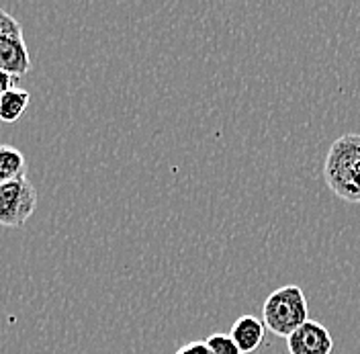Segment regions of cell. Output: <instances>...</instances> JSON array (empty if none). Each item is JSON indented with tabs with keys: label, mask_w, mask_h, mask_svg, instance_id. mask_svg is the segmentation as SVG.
I'll list each match as a JSON object with an SVG mask.
<instances>
[{
	"label": "cell",
	"mask_w": 360,
	"mask_h": 354,
	"mask_svg": "<svg viewBox=\"0 0 360 354\" xmlns=\"http://www.w3.org/2000/svg\"><path fill=\"white\" fill-rule=\"evenodd\" d=\"M29 103H31V94L27 90L17 89V87L8 90L4 96H0V121L2 123L19 121L29 109Z\"/></svg>",
	"instance_id": "obj_8"
},
{
	"label": "cell",
	"mask_w": 360,
	"mask_h": 354,
	"mask_svg": "<svg viewBox=\"0 0 360 354\" xmlns=\"http://www.w3.org/2000/svg\"><path fill=\"white\" fill-rule=\"evenodd\" d=\"M205 342H207L211 354H242V350L238 348V344L233 342V338L229 334H211Z\"/></svg>",
	"instance_id": "obj_9"
},
{
	"label": "cell",
	"mask_w": 360,
	"mask_h": 354,
	"mask_svg": "<svg viewBox=\"0 0 360 354\" xmlns=\"http://www.w3.org/2000/svg\"><path fill=\"white\" fill-rule=\"evenodd\" d=\"M264 334H266V326L262 320H258L256 315H242L233 322L229 336L244 354L258 350L264 340Z\"/></svg>",
	"instance_id": "obj_6"
},
{
	"label": "cell",
	"mask_w": 360,
	"mask_h": 354,
	"mask_svg": "<svg viewBox=\"0 0 360 354\" xmlns=\"http://www.w3.org/2000/svg\"><path fill=\"white\" fill-rule=\"evenodd\" d=\"M287 350L289 354H332L334 338L323 324L307 320L287 338Z\"/></svg>",
	"instance_id": "obj_5"
},
{
	"label": "cell",
	"mask_w": 360,
	"mask_h": 354,
	"mask_svg": "<svg viewBox=\"0 0 360 354\" xmlns=\"http://www.w3.org/2000/svg\"><path fill=\"white\" fill-rule=\"evenodd\" d=\"M0 70L15 78L31 70V53L22 37L21 23L4 8H0Z\"/></svg>",
	"instance_id": "obj_4"
},
{
	"label": "cell",
	"mask_w": 360,
	"mask_h": 354,
	"mask_svg": "<svg viewBox=\"0 0 360 354\" xmlns=\"http://www.w3.org/2000/svg\"><path fill=\"white\" fill-rule=\"evenodd\" d=\"M323 178L336 197L360 203V133H346L330 146Z\"/></svg>",
	"instance_id": "obj_1"
},
{
	"label": "cell",
	"mask_w": 360,
	"mask_h": 354,
	"mask_svg": "<svg viewBox=\"0 0 360 354\" xmlns=\"http://www.w3.org/2000/svg\"><path fill=\"white\" fill-rule=\"evenodd\" d=\"M174 354H211L209 346L205 340H195V342H186L182 344Z\"/></svg>",
	"instance_id": "obj_10"
},
{
	"label": "cell",
	"mask_w": 360,
	"mask_h": 354,
	"mask_svg": "<svg viewBox=\"0 0 360 354\" xmlns=\"http://www.w3.org/2000/svg\"><path fill=\"white\" fill-rule=\"evenodd\" d=\"M307 313L309 305L303 289L297 285H285L272 291L266 297L262 305V322L266 330L274 336L289 338L299 326H303L309 320Z\"/></svg>",
	"instance_id": "obj_2"
},
{
	"label": "cell",
	"mask_w": 360,
	"mask_h": 354,
	"mask_svg": "<svg viewBox=\"0 0 360 354\" xmlns=\"http://www.w3.org/2000/svg\"><path fill=\"white\" fill-rule=\"evenodd\" d=\"M15 82H17V78H15L13 74H8V72L0 70V96H4L8 90L15 89Z\"/></svg>",
	"instance_id": "obj_11"
},
{
	"label": "cell",
	"mask_w": 360,
	"mask_h": 354,
	"mask_svg": "<svg viewBox=\"0 0 360 354\" xmlns=\"http://www.w3.org/2000/svg\"><path fill=\"white\" fill-rule=\"evenodd\" d=\"M27 177V160L19 148L0 144V184Z\"/></svg>",
	"instance_id": "obj_7"
},
{
	"label": "cell",
	"mask_w": 360,
	"mask_h": 354,
	"mask_svg": "<svg viewBox=\"0 0 360 354\" xmlns=\"http://www.w3.org/2000/svg\"><path fill=\"white\" fill-rule=\"evenodd\" d=\"M37 189L27 177L0 184V227H21L35 213Z\"/></svg>",
	"instance_id": "obj_3"
}]
</instances>
